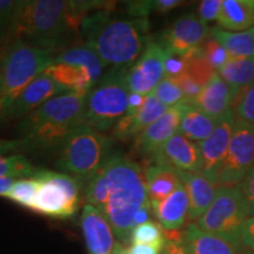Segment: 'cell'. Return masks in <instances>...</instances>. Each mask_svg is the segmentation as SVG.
I'll return each instance as SVG.
<instances>
[{
	"instance_id": "cell-1",
	"label": "cell",
	"mask_w": 254,
	"mask_h": 254,
	"mask_svg": "<svg viewBox=\"0 0 254 254\" xmlns=\"http://www.w3.org/2000/svg\"><path fill=\"white\" fill-rule=\"evenodd\" d=\"M84 193L87 204L99 209L106 218L120 244H128L134 230V214L150 202L144 168L114 151L85 185Z\"/></svg>"
},
{
	"instance_id": "cell-2",
	"label": "cell",
	"mask_w": 254,
	"mask_h": 254,
	"mask_svg": "<svg viewBox=\"0 0 254 254\" xmlns=\"http://www.w3.org/2000/svg\"><path fill=\"white\" fill-rule=\"evenodd\" d=\"M147 19L117 18L112 11L90 13L82 21L80 36L106 65L129 67L150 43Z\"/></svg>"
},
{
	"instance_id": "cell-3",
	"label": "cell",
	"mask_w": 254,
	"mask_h": 254,
	"mask_svg": "<svg viewBox=\"0 0 254 254\" xmlns=\"http://www.w3.org/2000/svg\"><path fill=\"white\" fill-rule=\"evenodd\" d=\"M87 94H60L25 117L17 128L24 148L47 151L62 146L69 133L82 123Z\"/></svg>"
},
{
	"instance_id": "cell-4",
	"label": "cell",
	"mask_w": 254,
	"mask_h": 254,
	"mask_svg": "<svg viewBox=\"0 0 254 254\" xmlns=\"http://www.w3.org/2000/svg\"><path fill=\"white\" fill-rule=\"evenodd\" d=\"M68 32H73L68 21V1L20 0L4 45L21 40L55 53Z\"/></svg>"
},
{
	"instance_id": "cell-5",
	"label": "cell",
	"mask_w": 254,
	"mask_h": 254,
	"mask_svg": "<svg viewBox=\"0 0 254 254\" xmlns=\"http://www.w3.org/2000/svg\"><path fill=\"white\" fill-rule=\"evenodd\" d=\"M113 145L109 135L81 123L60 146L57 167L85 186L113 153Z\"/></svg>"
},
{
	"instance_id": "cell-6",
	"label": "cell",
	"mask_w": 254,
	"mask_h": 254,
	"mask_svg": "<svg viewBox=\"0 0 254 254\" xmlns=\"http://www.w3.org/2000/svg\"><path fill=\"white\" fill-rule=\"evenodd\" d=\"M4 81L0 97V123L25 88L55 63V53L14 40L1 47Z\"/></svg>"
},
{
	"instance_id": "cell-7",
	"label": "cell",
	"mask_w": 254,
	"mask_h": 254,
	"mask_svg": "<svg viewBox=\"0 0 254 254\" xmlns=\"http://www.w3.org/2000/svg\"><path fill=\"white\" fill-rule=\"evenodd\" d=\"M128 67H113L88 92L82 123L100 132L113 128L128 110Z\"/></svg>"
},
{
	"instance_id": "cell-8",
	"label": "cell",
	"mask_w": 254,
	"mask_h": 254,
	"mask_svg": "<svg viewBox=\"0 0 254 254\" xmlns=\"http://www.w3.org/2000/svg\"><path fill=\"white\" fill-rule=\"evenodd\" d=\"M250 218L246 200L239 186H218L217 195L196 226L233 244L241 252V230Z\"/></svg>"
},
{
	"instance_id": "cell-9",
	"label": "cell",
	"mask_w": 254,
	"mask_h": 254,
	"mask_svg": "<svg viewBox=\"0 0 254 254\" xmlns=\"http://www.w3.org/2000/svg\"><path fill=\"white\" fill-rule=\"evenodd\" d=\"M36 178L40 185L30 209L58 219L71 218L77 213L80 185L74 178L43 168Z\"/></svg>"
},
{
	"instance_id": "cell-10",
	"label": "cell",
	"mask_w": 254,
	"mask_h": 254,
	"mask_svg": "<svg viewBox=\"0 0 254 254\" xmlns=\"http://www.w3.org/2000/svg\"><path fill=\"white\" fill-rule=\"evenodd\" d=\"M254 166V124L237 119L218 186H238Z\"/></svg>"
},
{
	"instance_id": "cell-11",
	"label": "cell",
	"mask_w": 254,
	"mask_h": 254,
	"mask_svg": "<svg viewBox=\"0 0 254 254\" xmlns=\"http://www.w3.org/2000/svg\"><path fill=\"white\" fill-rule=\"evenodd\" d=\"M170 53L159 41H150L136 62L127 69V85L131 93L148 95L166 75L165 63Z\"/></svg>"
},
{
	"instance_id": "cell-12",
	"label": "cell",
	"mask_w": 254,
	"mask_h": 254,
	"mask_svg": "<svg viewBox=\"0 0 254 254\" xmlns=\"http://www.w3.org/2000/svg\"><path fill=\"white\" fill-rule=\"evenodd\" d=\"M211 30L208 24L196 14H186L177 19L164 32L159 43L170 55L187 58L208 39Z\"/></svg>"
},
{
	"instance_id": "cell-13",
	"label": "cell",
	"mask_w": 254,
	"mask_h": 254,
	"mask_svg": "<svg viewBox=\"0 0 254 254\" xmlns=\"http://www.w3.org/2000/svg\"><path fill=\"white\" fill-rule=\"evenodd\" d=\"M236 120L232 110L222 117L220 123L207 139L198 142L202 159L201 174H204L217 185L219 173L227 155Z\"/></svg>"
},
{
	"instance_id": "cell-14",
	"label": "cell",
	"mask_w": 254,
	"mask_h": 254,
	"mask_svg": "<svg viewBox=\"0 0 254 254\" xmlns=\"http://www.w3.org/2000/svg\"><path fill=\"white\" fill-rule=\"evenodd\" d=\"M184 101L176 106L170 107L160 118L146 127L136 136L133 144V150L136 154L151 158L168 139L177 134L182 122Z\"/></svg>"
},
{
	"instance_id": "cell-15",
	"label": "cell",
	"mask_w": 254,
	"mask_h": 254,
	"mask_svg": "<svg viewBox=\"0 0 254 254\" xmlns=\"http://www.w3.org/2000/svg\"><path fill=\"white\" fill-rule=\"evenodd\" d=\"M153 164L168 165L184 172L201 173L202 159L198 142L177 133L151 157Z\"/></svg>"
},
{
	"instance_id": "cell-16",
	"label": "cell",
	"mask_w": 254,
	"mask_h": 254,
	"mask_svg": "<svg viewBox=\"0 0 254 254\" xmlns=\"http://www.w3.org/2000/svg\"><path fill=\"white\" fill-rule=\"evenodd\" d=\"M65 93H69V92L63 88L56 81H53L45 73H43L36 80L32 81L25 88L23 93L19 95L11 109L5 114L1 123L14 122V120L21 122L25 117H27L46 101Z\"/></svg>"
},
{
	"instance_id": "cell-17",
	"label": "cell",
	"mask_w": 254,
	"mask_h": 254,
	"mask_svg": "<svg viewBox=\"0 0 254 254\" xmlns=\"http://www.w3.org/2000/svg\"><path fill=\"white\" fill-rule=\"evenodd\" d=\"M168 110L153 93L146 95L142 106L135 112H127L113 127V136L120 141L127 142L135 138L147 126L160 118Z\"/></svg>"
},
{
	"instance_id": "cell-18",
	"label": "cell",
	"mask_w": 254,
	"mask_h": 254,
	"mask_svg": "<svg viewBox=\"0 0 254 254\" xmlns=\"http://www.w3.org/2000/svg\"><path fill=\"white\" fill-rule=\"evenodd\" d=\"M81 228L90 254H112L116 246L114 232L94 206L86 204L82 208Z\"/></svg>"
},
{
	"instance_id": "cell-19",
	"label": "cell",
	"mask_w": 254,
	"mask_h": 254,
	"mask_svg": "<svg viewBox=\"0 0 254 254\" xmlns=\"http://www.w3.org/2000/svg\"><path fill=\"white\" fill-rule=\"evenodd\" d=\"M236 98V92L217 72L194 99L187 103L192 104L212 118L220 119L232 111Z\"/></svg>"
},
{
	"instance_id": "cell-20",
	"label": "cell",
	"mask_w": 254,
	"mask_h": 254,
	"mask_svg": "<svg viewBox=\"0 0 254 254\" xmlns=\"http://www.w3.org/2000/svg\"><path fill=\"white\" fill-rule=\"evenodd\" d=\"M179 176L190 200L187 221L193 224V221H198L212 205L217 195L218 185L201 173L179 171Z\"/></svg>"
},
{
	"instance_id": "cell-21",
	"label": "cell",
	"mask_w": 254,
	"mask_h": 254,
	"mask_svg": "<svg viewBox=\"0 0 254 254\" xmlns=\"http://www.w3.org/2000/svg\"><path fill=\"white\" fill-rule=\"evenodd\" d=\"M150 202L158 224L165 231L180 230L189 218L190 200L184 185L167 198Z\"/></svg>"
},
{
	"instance_id": "cell-22",
	"label": "cell",
	"mask_w": 254,
	"mask_h": 254,
	"mask_svg": "<svg viewBox=\"0 0 254 254\" xmlns=\"http://www.w3.org/2000/svg\"><path fill=\"white\" fill-rule=\"evenodd\" d=\"M146 189L150 201H158L168 195L183 185L179 170L168 165L150 164L144 168Z\"/></svg>"
},
{
	"instance_id": "cell-23",
	"label": "cell",
	"mask_w": 254,
	"mask_h": 254,
	"mask_svg": "<svg viewBox=\"0 0 254 254\" xmlns=\"http://www.w3.org/2000/svg\"><path fill=\"white\" fill-rule=\"evenodd\" d=\"M44 73L67 92L88 93L94 86L90 72L84 66L65 63H53L44 71Z\"/></svg>"
},
{
	"instance_id": "cell-24",
	"label": "cell",
	"mask_w": 254,
	"mask_h": 254,
	"mask_svg": "<svg viewBox=\"0 0 254 254\" xmlns=\"http://www.w3.org/2000/svg\"><path fill=\"white\" fill-rule=\"evenodd\" d=\"M217 21L219 27L230 32L254 27V0H222Z\"/></svg>"
},
{
	"instance_id": "cell-25",
	"label": "cell",
	"mask_w": 254,
	"mask_h": 254,
	"mask_svg": "<svg viewBox=\"0 0 254 254\" xmlns=\"http://www.w3.org/2000/svg\"><path fill=\"white\" fill-rule=\"evenodd\" d=\"M185 241L189 254H239L237 249L230 241L221 239L213 234L204 232L196 226V224L187 225L185 232Z\"/></svg>"
},
{
	"instance_id": "cell-26",
	"label": "cell",
	"mask_w": 254,
	"mask_h": 254,
	"mask_svg": "<svg viewBox=\"0 0 254 254\" xmlns=\"http://www.w3.org/2000/svg\"><path fill=\"white\" fill-rule=\"evenodd\" d=\"M221 119L212 118L192 104L184 101L183 117L178 133L190 140L200 142L212 134Z\"/></svg>"
},
{
	"instance_id": "cell-27",
	"label": "cell",
	"mask_w": 254,
	"mask_h": 254,
	"mask_svg": "<svg viewBox=\"0 0 254 254\" xmlns=\"http://www.w3.org/2000/svg\"><path fill=\"white\" fill-rule=\"evenodd\" d=\"M211 37L227 51L232 59L254 57V27L243 32H230L214 27L211 30Z\"/></svg>"
},
{
	"instance_id": "cell-28",
	"label": "cell",
	"mask_w": 254,
	"mask_h": 254,
	"mask_svg": "<svg viewBox=\"0 0 254 254\" xmlns=\"http://www.w3.org/2000/svg\"><path fill=\"white\" fill-rule=\"evenodd\" d=\"M218 74L238 95L241 90L254 84V58H230L218 69Z\"/></svg>"
},
{
	"instance_id": "cell-29",
	"label": "cell",
	"mask_w": 254,
	"mask_h": 254,
	"mask_svg": "<svg viewBox=\"0 0 254 254\" xmlns=\"http://www.w3.org/2000/svg\"><path fill=\"white\" fill-rule=\"evenodd\" d=\"M55 63H65L84 66L90 72L94 85L100 80L104 69L107 66L101 60L100 57L87 46L72 47V49L64 51L63 53L56 57Z\"/></svg>"
},
{
	"instance_id": "cell-30",
	"label": "cell",
	"mask_w": 254,
	"mask_h": 254,
	"mask_svg": "<svg viewBox=\"0 0 254 254\" xmlns=\"http://www.w3.org/2000/svg\"><path fill=\"white\" fill-rule=\"evenodd\" d=\"M41 171L27 160L24 155H0V178L6 179H26L36 178Z\"/></svg>"
},
{
	"instance_id": "cell-31",
	"label": "cell",
	"mask_w": 254,
	"mask_h": 254,
	"mask_svg": "<svg viewBox=\"0 0 254 254\" xmlns=\"http://www.w3.org/2000/svg\"><path fill=\"white\" fill-rule=\"evenodd\" d=\"M129 243L132 245H152L163 249L165 244L163 227L152 220L139 225L132 231Z\"/></svg>"
},
{
	"instance_id": "cell-32",
	"label": "cell",
	"mask_w": 254,
	"mask_h": 254,
	"mask_svg": "<svg viewBox=\"0 0 254 254\" xmlns=\"http://www.w3.org/2000/svg\"><path fill=\"white\" fill-rule=\"evenodd\" d=\"M39 180L37 178H26V179L14 180L13 185L7 193L5 198H7L15 204L30 208V206L36 196L38 190H39Z\"/></svg>"
},
{
	"instance_id": "cell-33",
	"label": "cell",
	"mask_w": 254,
	"mask_h": 254,
	"mask_svg": "<svg viewBox=\"0 0 254 254\" xmlns=\"http://www.w3.org/2000/svg\"><path fill=\"white\" fill-rule=\"evenodd\" d=\"M184 59H186L187 62L186 72L201 87H204L211 80V78L217 73V71L205 60L204 56H202L201 47L198 51H195L194 53H192L190 57Z\"/></svg>"
},
{
	"instance_id": "cell-34",
	"label": "cell",
	"mask_w": 254,
	"mask_h": 254,
	"mask_svg": "<svg viewBox=\"0 0 254 254\" xmlns=\"http://www.w3.org/2000/svg\"><path fill=\"white\" fill-rule=\"evenodd\" d=\"M152 93L168 109L185 100V94L182 88L172 77H168V75H165V78L159 82Z\"/></svg>"
},
{
	"instance_id": "cell-35",
	"label": "cell",
	"mask_w": 254,
	"mask_h": 254,
	"mask_svg": "<svg viewBox=\"0 0 254 254\" xmlns=\"http://www.w3.org/2000/svg\"><path fill=\"white\" fill-rule=\"evenodd\" d=\"M233 109L238 119L254 124V84L239 92L234 100Z\"/></svg>"
},
{
	"instance_id": "cell-36",
	"label": "cell",
	"mask_w": 254,
	"mask_h": 254,
	"mask_svg": "<svg viewBox=\"0 0 254 254\" xmlns=\"http://www.w3.org/2000/svg\"><path fill=\"white\" fill-rule=\"evenodd\" d=\"M201 51L206 62H207L217 72L219 68H221L222 66L230 60V56H228L227 51L212 37L208 38V39L202 44Z\"/></svg>"
},
{
	"instance_id": "cell-37",
	"label": "cell",
	"mask_w": 254,
	"mask_h": 254,
	"mask_svg": "<svg viewBox=\"0 0 254 254\" xmlns=\"http://www.w3.org/2000/svg\"><path fill=\"white\" fill-rule=\"evenodd\" d=\"M18 6V0H0V49L4 45Z\"/></svg>"
},
{
	"instance_id": "cell-38",
	"label": "cell",
	"mask_w": 254,
	"mask_h": 254,
	"mask_svg": "<svg viewBox=\"0 0 254 254\" xmlns=\"http://www.w3.org/2000/svg\"><path fill=\"white\" fill-rule=\"evenodd\" d=\"M164 238L165 244L160 254H189L184 232L164 230Z\"/></svg>"
},
{
	"instance_id": "cell-39",
	"label": "cell",
	"mask_w": 254,
	"mask_h": 254,
	"mask_svg": "<svg viewBox=\"0 0 254 254\" xmlns=\"http://www.w3.org/2000/svg\"><path fill=\"white\" fill-rule=\"evenodd\" d=\"M173 79L177 81V84L179 85L184 94H185V101H192L200 93L202 88L186 71Z\"/></svg>"
},
{
	"instance_id": "cell-40",
	"label": "cell",
	"mask_w": 254,
	"mask_h": 254,
	"mask_svg": "<svg viewBox=\"0 0 254 254\" xmlns=\"http://www.w3.org/2000/svg\"><path fill=\"white\" fill-rule=\"evenodd\" d=\"M222 0H204L200 1L198 7V17L205 23L217 20L220 13Z\"/></svg>"
},
{
	"instance_id": "cell-41",
	"label": "cell",
	"mask_w": 254,
	"mask_h": 254,
	"mask_svg": "<svg viewBox=\"0 0 254 254\" xmlns=\"http://www.w3.org/2000/svg\"><path fill=\"white\" fill-rule=\"evenodd\" d=\"M125 7L127 14L135 19H147L148 15L154 11L153 1H150V0L125 2Z\"/></svg>"
},
{
	"instance_id": "cell-42",
	"label": "cell",
	"mask_w": 254,
	"mask_h": 254,
	"mask_svg": "<svg viewBox=\"0 0 254 254\" xmlns=\"http://www.w3.org/2000/svg\"><path fill=\"white\" fill-rule=\"evenodd\" d=\"M238 186L240 187L241 192H243L244 194V198L246 200L250 217H253L254 215V166L252 167V170L250 171V173L247 174L245 179H244V182Z\"/></svg>"
},
{
	"instance_id": "cell-43",
	"label": "cell",
	"mask_w": 254,
	"mask_h": 254,
	"mask_svg": "<svg viewBox=\"0 0 254 254\" xmlns=\"http://www.w3.org/2000/svg\"><path fill=\"white\" fill-rule=\"evenodd\" d=\"M187 68V62L186 59L182 58V57L168 55L166 63H165V72L168 77L176 78L180 75L182 73L186 71Z\"/></svg>"
},
{
	"instance_id": "cell-44",
	"label": "cell",
	"mask_w": 254,
	"mask_h": 254,
	"mask_svg": "<svg viewBox=\"0 0 254 254\" xmlns=\"http://www.w3.org/2000/svg\"><path fill=\"white\" fill-rule=\"evenodd\" d=\"M241 243L244 247L254 253V215L247 219L244 224L241 230Z\"/></svg>"
},
{
	"instance_id": "cell-45",
	"label": "cell",
	"mask_w": 254,
	"mask_h": 254,
	"mask_svg": "<svg viewBox=\"0 0 254 254\" xmlns=\"http://www.w3.org/2000/svg\"><path fill=\"white\" fill-rule=\"evenodd\" d=\"M184 4V1L180 0H154L153 1V8L158 13L165 14L168 13L172 9L179 7Z\"/></svg>"
},
{
	"instance_id": "cell-46",
	"label": "cell",
	"mask_w": 254,
	"mask_h": 254,
	"mask_svg": "<svg viewBox=\"0 0 254 254\" xmlns=\"http://www.w3.org/2000/svg\"><path fill=\"white\" fill-rule=\"evenodd\" d=\"M151 212H152L151 202H148V204L142 206L141 208H139L138 212L134 214V218H133V226H134V228L136 226H139V225H142L145 224V222L150 221Z\"/></svg>"
},
{
	"instance_id": "cell-47",
	"label": "cell",
	"mask_w": 254,
	"mask_h": 254,
	"mask_svg": "<svg viewBox=\"0 0 254 254\" xmlns=\"http://www.w3.org/2000/svg\"><path fill=\"white\" fill-rule=\"evenodd\" d=\"M24 148L23 141L19 140H4L0 139V155H4L7 153H13L15 151Z\"/></svg>"
},
{
	"instance_id": "cell-48",
	"label": "cell",
	"mask_w": 254,
	"mask_h": 254,
	"mask_svg": "<svg viewBox=\"0 0 254 254\" xmlns=\"http://www.w3.org/2000/svg\"><path fill=\"white\" fill-rule=\"evenodd\" d=\"M161 250L152 245H132L128 247V254H160Z\"/></svg>"
},
{
	"instance_id": "cell-49",
	"label": "cell",
	"mask_w": 254,
	"mask_h": 254,
	"mask_svg": "<svg viewBox=\"0 0 254 254\" xmlns=\"http://www.w3.org/2000/svg\"><path fill=\"white\" fill-rule=\"evenodd\" d=\"M146 95H141L138 93H129L128 97V112H135L142 106L145 101Z\"/></svg>"
},
{
	"instance_id": "cell-50",
	"label": "cell",
	"mask_w": 254,
	"mask_h": 254,
	"mask_svg": "<svg viewBox=\"0 0 254 254\" xmlns=\"http://www.w3.org/2000/svg\"><path fill=\"white\" fill-rule=\"evenodd\" d=\"M13 179H6V178H0V196H5L12 185H13Z\"/></svg>"
},
{
	"instance_id": "cell-51",
	"label": "cell",
	"mask_w": 254,
	"mask_h": 254,
	"mask_svg": "<svg viewBox=\"0 0 254 254\" xmlns=\"http://www.w3.org/2000/svg\"><path fill=\"white\" fill-rule=\"evenodd\" d=\"M2 88H4V81H2V75H1V73H0V97H1Z\"/></svg>"
},
{
	"instance_id": "cell-52",
	"label": "cell",
	"mask_w": 254,
	"mask_h": 254,
	"mask_svg": "<svg viewBox=\"0 0 254 254\" xmlns=\"http://www.w3.org/2000/svg\"><path fill=\"white\" fill-rule=\"evenodd\" d=\"M2 58H4V57H2V51L0 49V73H1V68H2Z\"/></svg>"
},
{
	"instance_id": "cell-53",
	"label": "cell",
	"mask_w": 254,
	"mask_h": 254,
	"mask_svg": "<svg viewBox=\"0 0 254 254\" xmlns=\"http://www.w3.org/2000/svg\"><path fill=\"white\" fill-rule=\"evenodd\" d=\"M244 254H254V253H252V252H249V253H244Z\"/></svg>"
},
{
	"instance_id": "cell-54",
	"label": "cell",
	"mask_w": 254,
	"mask_h": 254,
	"mask_svg": "<svg viewBox=\"0 0 254 254\" xmlns=\"http://www.w3.org/2000/svg\"><path fill=\"white\" fill-rule=\"evenodd\" d=\"M253 58H254V57H253Z\"/></svg>"
}]
</instances>
